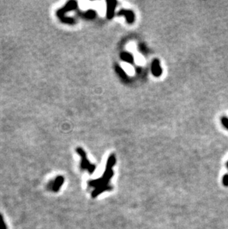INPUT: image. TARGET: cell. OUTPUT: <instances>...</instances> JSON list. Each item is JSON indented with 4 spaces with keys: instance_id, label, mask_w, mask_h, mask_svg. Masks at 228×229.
<instances>
[{
    "instance_id": "cell-1",
    "label": "cell",
    "mask_w": 228,
    "mask_h": 229,
    "mask_svg": "<svg viewBox=\"0 0 228 229\" xmlns=\"http://www.w3.org/2000/svg\"><path fill=\"white\" fill-rule=\"evenodd\" d=\"M77 7H78V3H77V2L74 1V0H71V1L68 2L66 3L63 8L59 9V10H57L56 17H58L59 20L62 22L64 23V24L75 25L76 24V20H75V19L71 17L66 18L64 14H65L66 13L71 11V10H76Z\"/></svg>"
},
{
    "instance_id": "cell-2",
    "label": "cell",
    "mask_w": 228,
    "mask_h": 229,
    "mask_svg": "<svg viewBox=\"0 0 228 229\" xmlns=\"http://www.w3.org/2000/svg\"><path fill=\"white\" fill-rule=\"evenodd\" d=\"M76 152L79 156H81V159H82V162H81V168L83 169V170H87L89 171L90 174H92V173L94 171L95 168H96V166L93 164H91L90 162L88 161L87 158V155H86L85 151L82 148L78 147L76 148Z\"/></svg>"
},
{
    "instance_id": "cell-3",
    "label": "cell",
    "mask_w": 228,
    "mask_h": 229,
    "mask_svg": "<svg viewBox=\"0 0 228 229\" xmlns=\"http://www.w3.org/2000/svg\"><path fill=\"white\" fill-rule=\"evenodd\" d=\"M64 181V177L62 176H58L54 180L50 182L48 185V188L51 189L53 192H58L61 187L62 186Z\"/></svg>"
},
{
    "instance_id": "cell-4",
    "label": "cell",
    "mask_w": 228,
    "mask_h": 229,
    "mask_svg": "<svg viewBox=\"0 0 228 229\" xmlns=\"http://www.w3.org/2000/svg\"><path fill=\"white\" fill-rule=\"evenodd\" d=\"M151 73L156 77H159L162 74V69L160 65V62L158 59H153L151 63Z\"/></svg>"
},
{
    "instance_id": "cell-5",
    "label": "cell",
    "mask_w": 228,
    "mask_h": 229,
    "mask_svg": "<svg viewBox=\"0 0 228 229\" xmlns=\"http://www.w3.org/2000/svg\"><path fill=\"white\" fill-rule=\"evenodd\" d=\"M107 18L108 19H112L115 15V9H116L117 2L107 0Z\"/></svg>"
},
{
    "instance_id": "cell-6",
    "label": "cell",
    "mask_w": 228,
    "mask_h": 229,
    "mask_svg": "<svg viewBox=\"0 0 228 229\" xmlns=\"http://www.w3.org/2000/svg\"><path fill=\"white\" fill-rule=\"evenodd\" d=\"M117 16H125L126 17V20L129 24H132L135 21V14H134L133 11L130 10H119L117 13Z\"/></svg>"
},
{
    "instance_id": "cell-7",
    "label": "cell",
    "mask_w": 228,
    "mask_h": 229,
    "mask_svg": "<svg viewBox=\"0 0 228 229\" xmlns=\"http://www.w3.org/2000/svg\"><path fill=\"white\" fill-rule=\"evenodd\" d=\"M120 58H121L124 62H126L127 63H133L134 58L133 56L128 52H122L120 54Z\"/></svg>"
},
{
    "instance_id": "cell-8",
    "label": "cell",
    "mask_w": 228,
    "mask_h": 229,
    "mask_svg": "<svg viewBox=\"0 0 228 229\" xmlns=\"http://www.w3.org/2000/svg\"><path fill=\"white\" fill-rule=\"evenodd\" d=\"M80 16L82 18H84V19H93L95 17H96V14L94 10H89L86 12L80 13Z\"/></svg>"
},
{
    "instance_id": "cell-9",
    "label": "cell",
    "mask_w": 228,
    "mask_h": 229,
    "mask_svg": "<svg viewBox=\"0 0 228 229\" xmlns=\"http://www.w3.org/2000/svg\"><path fill=\"white\" fill-rule=\"evenodd\" d=\"M115 70H116V73H117V74L119 76V77H121L122 79H124V80H127V73H125V71H124V70L121 68V67L118 66L117 65L115 66Z\"/></svg>"
},
{
    "instance_id": "cell-10",
    "label": "cell",
    "mask_w": 228,
    "mask_h": 229,
    "mask_svg": "<svg viewBox=\"0 0 228 229\" xmlns=\"http://www.w3.org/2000/svg\"><path fill=\"white\" fill-rule=\"evenodd\" d=\"M0 229H8L6 223L4 220V217L1 213H0Z\"/></svg>"
},
{
    "instance_id": "cell-11",
    "label": "cell",
    "mask_w": 228,
    "mask_h": 229,
    "mask_svg": "<svg viewBox=\"0 0 228 229\" xmlns=\"http://www.w3.org/2000/svg\"><path fill=\"white\" fill-rule=\"evenodd\" d=\"M221 122H222V125H223L226 129L228 130V117L224 116L221 117Z\"/></svg>"
},
{
    "instance_id": "cell-12",
    "label": "cell",
    "mask_w": 228,
    "mask_h": 229,
    "mask_svg": "<svg viewBox=\"0 0 228 229\" xmlns=\"http://www.w3.org/2000/svg\"><path fill=\"white\" fill-rule=\"evenodd\" d=\"M222 183L224 186L227 187L228 186V174H225L223 176V179H222Z\"/></svg>"
},
{
    "instance_id": "cell-13",
    "label": "cell",
    "mask_w": 228,
    "mask_h": 229,
    "mask_svg": "<svg viewBox=\"0 0 228 229\" xmlns=\"http://www.w3.org/2000/svg\"><path fill=\"white\" fill-rule=\"evenodd\" d=\"M226 168L228 169V162H227V163H226Z\"/></svg>"
}]
</instances>
